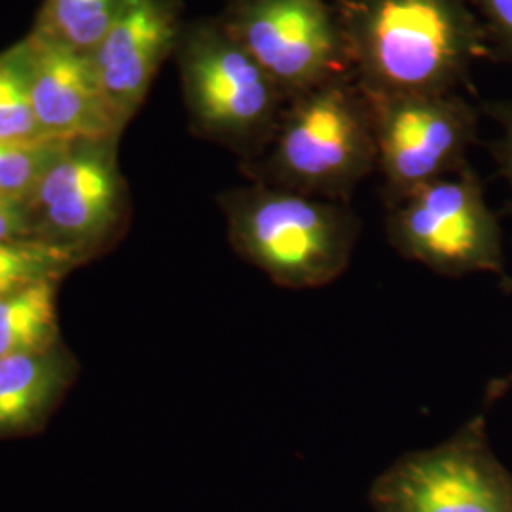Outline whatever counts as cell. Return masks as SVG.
<instances>
[{
    "label": "cell",
    "mask_w": 512,
    "mask_h": 512,
    "mask_svg": "<svg viewBox=\"0 0 512 512\" xmlns=\"http://www.w3.org/2000/svg\"><path fill=\"white\" fill-rule=\"evenodd\" d=\"M334 10L368 97L456 92L490 54L469 0H336Z\"/></svg>",
    "instance_id": "obj_1"
},
{
    "label": "cell",
    "mask_w": 512,
    "mask_h": 512,
    "mask_svg": "<svg viewBox=\"0 0 512 512\" xmlns=\"http://www.w3.org/2000/svg\"><path fill=\"white\" fill-rule=\"evenodd\" d=\"M251 183L349 203L376 171L372 112L351 74L293 97L262 156L239 162Z\"/></svg>",
    "instance_id": "obj_2"
},
{
    "label": "cell",
    "mask_w": 512,
    "mask_h": 512,
    "mask_svg": "<svg viewBox=\"0 0 512 512\" xmlns=\"http://www.w3.org/2000/svg\"><path fill=\"white\" fill-rule=\"evenodd\" d=\"M232 249L275 285L306 291L348 270L361 220L349 203L251 183L217 198Z\"/></svg>",
    "instance_id": "obj_3"
},
{
    "label": "cell",
    "mask_w": 512,
    "mask_h": 512,
    "mask_svg": "<svg viewBox=\"0 0 512 512\" xmlns=\"http://www.w3.org/2000/svg\"><path fill=\"white\" fill-rule=\"evenodd\" d=\"M188 128L251 162L266 152L289 97L217 16L190 19L175 52Z\"/></svg>",
    "instance_id": "obj_4"
},
{
    "label": "cell",
    "mask_w": 512,
    "mask_h": 512,
    "mask_svg": "<svg viewBox=\"0 0 512 512\" xmlns=\"http://www.w3.org/2000/svg\"><path fill=\"white\" fill-rule=\"evenodd\" d=\"M120 139L61 141L25 202L29 238L84 266L128 232L131 194L118 160Z\"/></svg>",
    "instance_id": "obj_5"
},
{
    "label": "cell",
    "mask_w": 512,
    "mask_h": 512,
    "mask_svg": "<svg viewBox=\"0 0 512 512\" xmlns=\"http://www.w3.org/2000/svg\"><path fill=\"white\" fill-rule=\"evenodd\" d=\"M385 234L399 255L435 274L505 277L501 224L469 164L389 205Z\"/></svg>",
    "instance_id": "obj_6"
},
{
    "label": "cell",
    "mask_w": 512,
    "mask_h": 512,
    "mask_svg": "<svg viewBox=\"0 0 512 512\" xmlns=\"http://www.w3.org/2000/svg\"><path fill=\"white\" fill-rule=\"evenodd\" d=\"M374 512H512V473L486 435V414L433 448L404 454L368 492Z\"/></svg>",
    "instance_id": "obj_7"
},
{
    "label": "cell",
    "mask_w": 512,
    "mask_h": 512,
    "mask_svg": "<svg viewBox=\"0 0 512 512\" xmlns=\"http://www.w3.org/2000/svg\"><path fill=\"white\" fill-rule=\"evenodd\" d=\"M365 97L372 112L385 207L469 164L478 112L458 92Z\"/></svg>",
    "instance_id": "obj_8"
},
{
    "label": "cell",
    "mask_w": 512,
    "mask_h": 512,
    "mask_svg": "<svg viewBox=\"0 0 512 512\" xmlns=\"http://www.w3.org/2000/svg\"><path fill=\"white\" fill-rule=\"evenodd\" d=\"M217 18L289 101L351 74L340 21L329 0H226Z\"/></svg>",
    "instance_id": "obj_9"
},
{
    "label": "cell",
    "mask_w": 512,
    "mask_h": 512,
    "mask_svg": "<svg viewBox=\"0 0 512 512\" xmlns=\"http://www.w3.org/2000/svg\"><path fill=\"white\" fill-rule=\"evenodd\" d=\"M38 129L48 141L122 139L90 54L31 29L18 40Z\"/></svg>",
    "instance_id": "obj_10"
},
{
    "label": "cell",
    "mask_w": 512,
    "mask_h": 512,
    "mask_svg": "<svg viewBox=\"0 0 512 512\" xmlns=\"http://www.w3.org/2000/svg\"><path fill=\"white\" fill-rule=\"evenodd\" d=\"M183 12L181 0H129L90 54L101 90L124 128L145 105L165 61L175 57L186 25Z\"/></svg>",
    "instance_id": "obj_11"
},
{
    "label": "cell",
    "mask_w": 512,
    "mask_h": 512,
    "mask_svg": "<svg viewBox=\"0 0 512 512\" xmlns=\"http://www.w3.org/2000/svg\"><path fill=\"white\" fill-rule=\"evenodd\" d=\"M78 370V361L65 344L0 357V440L42 431L76 382Z\"/></svg>",
    "instance_id": "obj_12"
},
{
    "label": "cell",
    "mask_w": 512,
    "mask_h": 512,
    "mask_svg": "<svg viewBox=\"0 0 512 512\" xmlns=\"http://www.w3.org/2000/svg\"><path fill=\"white\" fill-rule=\"evenodd\" d=\"M57 279L40 281L0 300V357L40 353L63 344Z\"/></svg>",
    "instance_id": "obj_13"
},
{
    "label": "cell",
    "mask_w": 512,
    "mask_h": 512,
    "mask_svg": "<svg viewBox=\"0 0 512 512\" xmlns=\"http://www.w3.org/2000/svg\"><path fill=\"white\" fill-rule=\"evenodd\" d=\"M129 0H42L33 29L82 54H92Z\"/></svg>",
    "instance_id": "obj_14"
},
{
    "label": "cell",
    "mask_w": 512,
    "mask_h": 512,
    "mask_svg": "<svg viewBox=\"0 0 512 512\" xmlns=\"http://www.w3.org/2000/svg\"><path fill=\"white\" fill-rule=\"evenodd\" d=\"M80 268L73 256L37 239L23 238L0 243V300L37 285L57 279Z\"/></svg>",
    "instance_id": "obj_15"
},
{
    "label": "cell",
    "mask_w": 512,
    "mask_h": 512,
    "mask_svg": "<svg viewBox=\"0 0 512 512\" xmlns=\"http://www.w3.org/2000/svg\"><path fill=\"white\" fill-rule=\"evenodd\" d=\"M0 141L2 143H42L48 141L38 129L23 55L18 42L0 52Z\"/></svg>",
    "instance_id": "obj_16"
},
{
    "label": "cell",
    "mask_w": 512,
    "mask_h": 512,
    "mask_svg": "<svg viewBox=\"0 0 512 512\" xmlns=\"http://www.w3.org/2000/svg\"><path fill=\"white\" fill-rule=\"evenodd\" d=\"M61 141L2 143L0 141V198L25 203L40 175L52 162Z\"/></svg>",
    "instance_id": "obj_17"
},
{
    "label": "cell",
    "mask_w": 512,
    "mask_h": 512,
    "mask_svg": "<svg viewBox=\"0 0 512 512\" xmlns=\"http://www.w3.org/2000/svg\"><path fill=\"white\" fill-rule=\"evenodd\" d=\"M480 19L488 52L512 63V0H469Z\"/></svg>",
    "instance_id": "obj_18"
},
{
    "label": "cell",
    "mask_w": 512,
    "mask_h": 512,
    "mask_svg": "<svg viewBox=\"0 0 512 512\" xmlns=\"http://www.w3.org/2000/svg\"><path fill=\"white\" fill-rule=\"evenodd\" d=\"M486 110L492 114V118L501 128V137L494 145L495 162L499 167V173L507 179V183L511 184L512 188V99L503 103H494ZM505 213L512 217V200L507 205Z\"/></svg>",
    "instance_id": "obj_19"
},
{
    "label": "cell",
    "mask_w": 512,
    "mask_h": 512,
    "mask_svg": "<svg viewBox=\"0 0 512 512\" xmlns=\"http://www.w3.org/2000/svg\"><path fill=\"white\" fill-rule=\"evenodd\" d=\"M29 238L25 203L0 198V243Z\"/></svg>",
    "instance_id": "obj_20"
},
{
    "label": "cell",
    "mask_w": 512,
    "mask_h": 512,
    "mask_svg": "<svg viewBox=\"0 0 512 512\" xmlns=\"http://www.w3.org/2000/svg\"><path fill=\"white\" fill-rule=\"evenodd\" d=\"M503 281H501V287L507 291V293H512V277H501ZM512 387V374L509 376H505V378H501V380H494L492 384L488 385V395H486V403H494L497 401L499 397H503L509 389Z\"/></svg>",
    "instance_id": "obj_21"
}]
</instances>
